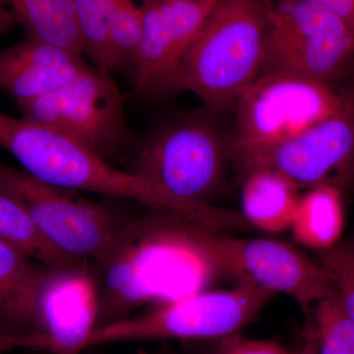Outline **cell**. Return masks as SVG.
<instances>
[{
    "mask_svg": "<svg viewBox=\"0 0 354 354\" xmlns=\"http://www.w3.org/2000/svg\"><path fill=\"white\" fill-rule=\"evenodd\" d=\"M130 174L189 209L198 221L223 225L227 209L209 204L220 191L228 139L208 114L184 113L165 121L135 147Z\"/></svg>",
    "mask_w": 354,
    "mask_h": 354,
    "instance_id": "6da1fadb",
    "label": "cell"
},
{
    "mask_svg": "<svg viewBox=\"0 0 354 354\" xmlns=\"http://www.w3.org/2000/svg\"><path fill=\"white\" fill-rule=\"evenodd\" d=\"M270 0H216L184 59L179 91L209 109L235 104L259 75Z\"/></svg>",
    "mask_w": 354,
    "mask_h": 354,
    "instance_id": "7a4b0ae2",
    "label": "cell"
},
{
    "mask_svg": "<svg viewBox=\"0 0 354 354\" xmlns=\"http://www.w3.org/2000/svg\"><path fill=\"white\" fill-rule=\"evenodd\" d=\"M0 146L26 172L55 187L130 198L167 213L178 209L174 200L139 177L114 169L75 140L43 123L0 113Z\"/></svg>",
    "mask_w": 354,
    "mask_h": 354,
    "instance_id": "3957f363",
    "label": "cell"
},
{
    "mask_svg": "<svg viewBox=\"0 0 354 354\" xmlns=\"http://www.w3.org/2000/svg\"><path fill=\"white\" fill-rule=\"evenodd\" d=\"M184 232L205 265L237 279L241 285L286 293L305 310L335 290L322 266L286 242L225 236L191 220H186Z\"/></svg>",
    "mask_w": 354,
    "mask_h": 354,
    "instance_id": "277c9868",
    "label": "cell"
},
{
    "mask_svg": "<svg viewBox=\"0 0 354 354\" xmlns=\"http://www.w3.org/2000/svg\"><path fill=\"white\" fill-rule=\"evenodd\" d=\"M354 62V35L319 0H270L259 75L330 84Z\"/></svg>",
    "mask_w": 354,
    "mask_h": 354,
    "instance_id": "5b68a950",
    "label": "cell"
},
{
    "mask_svg": "<svg viewBox=\"0 0 354 354\" xmlns=\"http://www.w3.org/2000/svg\"><path fill=\"white\" fill-rule=\"evenodd\" d=\"M274 293L252 286L193 293L135 317L97 326L86 348L152 339H220L252 322Z\"/></svg>",
    "mask_w": 354,
    "mask_h": 354,
    "instance_id": "8992f818",
    "label": "cell"
},
{
    "mask_svg": "<svg viewBox=\"0 0 354 354\" xmlns=\"http://www.w3.org/2000/svg\"><path fill=\"white\" fill-rule=\"evenodd\" d=\"M111 74L88 66L62 87L16 106L23 118L57 130L109 162L137 144L125 118L124 95Z\"/></svg>",
    "mask_w": 354,
    "mask_h": 354,
    "instance_id": "52a82bcc",
    "label": "cell"
},
{
    "mask_svg": "<svg viewBox=\"0 0 354 354\" xmlns=\"http://www.w3.org/2000/svg\"><path fill=\"white\" fill-rule=\"evenodd\" d=\"M346 100L330 84L290 74L258 76L239 95L234 145L255 147L292 138L341 111Z\"/></svg>",
    "mask_w": 354,
    "mask_h": 354,
    "instance_id": "ba28073f",
    "label": "cell"
},
{
    "mask_svg": "<svg viewBox=\"0 0 354 354\" xmlns=\"http://www.w3.org/2000/svg\"><path fill=\"white\" fill-rule=\"evenodd\" d=\"M0 189L13 197L44 236L75 259L97 262L123 223L108 209L0 162Z\"/></svg>",
    "mask_w": 354,
    "mask_h": 354,
    "instance_id": "9c48e42d",
    "label": "cell"
},
{
    "mask_svg": "<svg viewBox=\"0 0 354 354\" xmlns=\"http://www.w3.org/2000/svg\"><path fill=\"white\" fill-rule=\"evenodd\" d=\"M216 1H142L141 39L130 74L134 94L150 99L178 92L184 59Z\"/></svg>",
    "mask_w": 354,
    "mask_h": 354,
    "instance_id": "30bf717a",
    "label": "cell"
},
{
    "mask_svg": "<svg viewBox=\"0 0 354 354\" xmlns=\"http://www.w3.org/2000/svg\"><path fill=\"white\" fill-rule=\"evenodd\" d=\"M353 158L354 106L349 101L328 120L279 143L247 147L228 139V158L242 174L272 169L299 186L330 183V176L348 169Z\"/></svg>",
    "mask_w": 354,
    "mask_h": 354,
    "instance_id": "8fae6325",
    "label": "cell"
},
{
    "mask_svg": "<svg viewBox=\"0 0 354 354\" xmlns=\"http://www.w3.org/2000/svg\"><path fill=\"white\" fill-rule=\"evenodd\" d=\"M97 279L87 267H48L38 299L41 333L53 354H80L97 326Z\"/></svg>",
    "mask_w": 354,
    "mask_h": 354,
    "instance_id": "7c38bea8",
    "label": "cell"
},
{
    "mask_svg": "<svg viewBox=\"0 0 354 354\" xmlns=\"http://www.w3.org/2000/svg\"><path fill=\"white\" fill-rule=\"evenodd\" d=\"M82 57L25 32L19 43L0 50V91L15 102L48 94L88 68Z\"/></svg>",
    "mask_w": 354,
    "mask_h": 354,
    "instance_id": "4fadbf2b",
    "label": "cell"
},
{
    "mask_svg": "<svg viewBox=\"0 0 354 354\" xmlns=\"http://www.w3.org/2000/svg\"><path fill=\"white\" fill-rule=\"evenodd\" d=\"M48 268L0 239V322L17 332L43 334L38 299Z\"/></svg>",
    "mask_w": 354,
    "mask_h": 354,
    "instance_id": "5bb4252c",
    "label": "cell"
},
{
    "mask_svg": "<svg viewBox=\"0 0 354 354\" xmlns=\"http://www.w3.org/2000/svg\"><path fill=\"white\" fill-rule=\"evenodd\" d=\"M299 185L272 169L243 174L242 215L249 225L276 234L290 228L299 203Z\"/></svg>",
    "mask_w": 354,
    "mask_h": 354,
    "instance_id": "9a60e30c",
    "label": "cell"
},
{
    "mask_svg": "<svg viewBox=\"0 0 354 354\" xmlns=\"http://www.w3.org/2000/svg\"><path fill=\"white\" fill-rule=\"evenodd\" d=\"M344 221L341 190L323 183L300 197L290 228L295 241L320 251L339 243Z\"/></svg>",
    "mask_w": 354,
    "mask_h": 354,
    "instance_id": "2e32d148",
    "label": "cell"
},
{
    "mask_svg": "<svg viewBox=\"0 0 354 354\" xmlns=\"http://www.w3.org/2000/svg\"><path fill=\"white\" fill-rule=\"evenodd\" d=\"M15 15L25 32L84 55V46L72 0H0Z\"/></svg>",
    "mask_w": 354,
    "mask_h": 354,
    "instance_id": "e0dca14e",
    "label": "cell"
},
{
    "mask_svg": "<svg viewBox=\"0 0 354 354\" xmlns=\"http://www.w3.org/2000/svg\"><path fill=\"white\" fill-rule=\"evenodd\" d=\"M0 239L39 264L48 267H85L86 261L67 255L43 234L24 208L0 189Z\"/></svg>",
    "mask_w": 354,
    "mask_h": 354,
    "instance_id": "ac0fdd59",
    "label": "cell"
},
{
    "mask_svg": "<svg viewBox=\"0 0 354 354\" xmlns=\"http://www.w3.org/2000/svg\"><path fill=\"white\" fill-rule=\"evenodd\" d=\"M143 25L141 4L135 0H113L109 22L111 72L131 74L138 53Z\"/></svg>",
    "mask_w": 354,
    "mask_h": 354,
    "instance_id": "d6986e66",
    "label": "cell"
},
{
    "mask_svg": "<svg viewBox=\"0 0 354 354\" xmlns=\"http://www.w3.org/2000/svg\"><path fill=\"white\" fill-rule=\"evenodd\" d=\"M72 2L82 38L84 55L94 62L95 68L111 72L109 22L113 0H72Z\"/></svg>",
    "mask_w": 354,
    "mask_h": 354,
    "instance_id": "ffe728a7",
    "label": "cell"
},
{
    "mask_svg": "<svg viewBox=\"0 0 354 354\" xmlns=\"http://www.w3.org/2000/svg\"><path fill=\"white\" fill-rule=\"evenodd\" d=\"M312 341L318 354H354V324L333 291L315 308Z\"/></svg>",
    "mask_w": 354,
    "mask_h": 354,
    "instance_id": "44dd1931",
    "label": "cell"
},
{
    "mask_svg": "<svg viewBox=\"0 0 354 354\" xmlns=\"http://www.w3.org/2000/svg\"><path fill=\"white\" fill-rule=\"evenodd\" d=\"M319 264L330 274L346 315L354 324V245L337 243L317 251Z\"/></svg>",
    "mask_w": 354,
    "mask_h": 354,
    "instance_id": "7402d4cb",
    "label": "cell"
},
{
    "mask_svg": "<svg viewBox=\"0 0 354 354\" xmlns=\"http://www.w3.org/2000/svg\"><path fill=\"white\" fill-rule=\"evenodd\" d=\"M213 354H293L278 342L249 339L237 334L218 339Z\"/></svg>",
    "mask_w": 354,
    "mask_h": 354,
    "instance_id": "603a6c76",
    "label": "cell"
},
{
    "mask_svg": "<svg viewBox=\"0 0 354 354\" xmlns=\"http://www.w3.org/2000/svg\"><path fill=\"white\" fill-rule=\"evenodd\" d=\"M17 348H50V339L41 333L17 332L0 322V354L8 353Z\"/></svg>",
    "mask_w": 354,
    "mask_h": 354,
    "instance_id": "cb8c5ba5",
    "label": "cell"
},
{
    "mask_svg": "<svg viewBox=\"0 0 354 354\" xmlns=\"http://www.w3.org/2000/svg\"><path fill=\"white\" fill-rule=\"evenodd\" d=\"M337 16L354 35V0H319Z\"/></svg>",
    "mask_w": 354,
    "mask_h": 354,
    "instance_id": "d4e9b609",
    "label": "cell"
},
{
    "mask_svg": "<svg viewBox=\"0 0 354 354\" xmlns=\"http://www.w3.org/2000/svg\"><path fill=\"white\" fill-rule=\"evenodd\" d=\"M16 24H18V22L15 15L6 7L0 4V35L10 31Z\"/></svg>",
    "mask_w": 354,
    "mask_h": 354,
    "instance_id": "484cf974",
    "label": "cell"
},
{
    "mask_svg": "<svg viewBox=\"0 0 354 354\" xmlns=\"http://www.w3.org/2000/svg\"><path fill=\"white\" fill-rule=\"evenodd\" d=\"M293 354H318V353H317L316 346L313 341L310 339V341L305 344L304 348L297 351V353H293Z\"/></svg>",
    "mask_w": 354,
    "mask_h": 354,
    "instance_id": "4316f807",
    "label": "cell"
}]
</instances>
